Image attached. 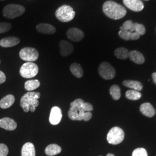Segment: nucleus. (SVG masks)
Segmentation results:
<instances>
[{
  "instance_id": "nucleus-1",
  "label": "nucleus",
  "mask_w": 156,
  "mask_h": 156,
  "mask_svg": "<svg viewBox=\"0 0 156 156\" xmlns=\"http://www.w3.org/2000/svg\"><path fill=\"white\" fill-rule=\"evenodd\" d=\"M70 106L68 115L69 118L72 120H83L85 112H91L93 110V106L91 104L85 102L80 98H78L71 102Z\"/></svg>"
},
{
  "instance_id": "nucleus-2",
  "label": "nucleus",
  "mask_w": 156,
  "mask_h": 156,
  "mask_svg": "<svg viewBox=\"0 0 156 156\" xmlns=\"http://www.w3.org/2000/svg\"><path fill=\"white\" fill-rule=\"evenodd\" d=\"M102 10L106 16L114 20L121 19L127 13L123 6L113 1H107L103 4Z\"/></svg>"
},
{
  "instance_id": "nucleus-3",
  "label": "nucleus",
  "mask_w": 156,
  "mask_h": 156,
  "mask_svg": "<svg viewBox=\"0 0 156 156\" xmlns=\"http://www.w3.org/2000/svg\"><path fill=\"white\" fill-rule=\"evenodd\" d=\"M41 94L38 92L29 91L23 96L20 100V106L23 111L27 113L30 111L34 112L36 108L39 105Z\"/></svg>"
},
{
  "instance_id": "nucleus-4",
  "label": "nucleus",
  "mask_w": 156,
  "mask_h": 156,
  "mask_svg": "<svg viewBox=\"0 0 156 156\" xmlns=\"http://www.w3.org/2000/svg\"><path fill=\"white\" fill-rule=\"evenodd\" d=\"M56 18L62 22H69L75 16V12L71 6L63 5L59 7L55 13Z\"/></svg>"
},
{
  "instance_id": "nucleus-5",
  "label": "nucleus",
  "mask_w": 156,
  "mask_h": 156,
  "mask_svg": "<svg viewBox=\"0 0 156 156\" xmlns=\"http://www.w3.org/2000/svg\"><path fill=\"white\" fill-rule=\"evenodd\" d=\"M25 11V8L22 5L11 4H8L4 7L2 13L6 18L12 19L22 15Z\"/></svg>"
},
{
  "instance_id": "nucleus-6",
  "label": "nucleus",
  "mask_w": 156,
  "mask_h": 156,
  "mask_svg": "<svg viewBox=\"0 0 156 156\" xmlns=\"http://www.w3.org/2000/svg\"><path fill=\"white\" fill-rule=\"evenodd\" d=\"M124 139V132L119 127L111 128L107 135V140L111 145H118Z\"/></svg>"
},
{
  "instance_id": "nucleus-7",
  "label": "nucleus",
  "mask_w": 156,
  "mask_h": 156,
  "mask_svg": "<svg viewBox=\"0 0 156 156\" xmlns=\"http://www.w3.org/2000/svg\"><path fill=\"white\" fill-rule=\"evenodd\" d=\"M39 71L38 66L33 62H27L20 69V74L23 78L30 79L37 76Z\"/></svg>"
},
{
  "instance_id": "nucleus-8",
  "label": "nucleus",
  "mask_w": 156,
  "mask_h": 156,
  "mask_svg": "<svg viewBox=\"0 0 156 156\" xmlns=\"http://www.w3.org/2000/svg\"><path fill=\"white\" fill-rule=\"evenodd\" d=\"M98 73L105 80H111L116 76L115 68L107 62L101 64L98 67Z\"/></svg>"
},
{
  "instance_id": "nucleus-9",
  "label": "nucleus",
  "mask_w": 156,
  "mask_h": 156,
  "mask_svg": "<svg viewBox=\"0 0 156 156\" xmlns=\"http://www.w3.org/2000/svg\"><path fill=\"white\" fill-rule=\"evenodd\" d=\"M19 56L20 58L27 62H33L38 60L39 53L35 48L26 47L20 51Z\"/></svg>"
},
{
  "instance_id": "nucleus-10",
  "label": "nucleus",
  "mask_w": 156,
  "mask_h": 156,
  "mask_svg": "<svg viewBox=\"0 0 156 156\" xmlns=\"http://www.w3.org/2000/svg\"><path fill=\"white\" fill-rule=\"evenodd\" d=\"M62 109L58 106H53L50 111L49 122L52 125H57L62 120Z\"/></svg>"
},
{
  "instance_id": "nucleus-11",
  "label": "nucleus",
  "mask_w": 156,
  "mask_h": 156,
  "mask_svg": "<svg viewBox=\"0 0 156 156\" xmlns=\"http://www.w3.org/2000/svg\"><path fill=\"white\" fill-rule=\"evenodd\" d=\"M68 39L73 42H79L83 39L84 34L83 32L78 28H69L67 32Z\"/></svg>"
},
{
  "instance_id": "nucleus-12",
  "label": "nucleus",
  "mask_w": 156,
  "mask_h": 156,
  "mask_svg": "<svg viewBox=\"0 0 156 156\" xmlns=\"http://www.w3.org/2000/svg\"><path fill=\"white\" fill-rule=\"evenodd\" d=\"M123 3L126 7L134 12H140L144 8V3L141 0H123Z\"/></svg>"
},
{
  "instance_id": "nucleus-13",
  "label": "nucleus",
  "mask_w": 156,
  "mask_h": 156,
  "mask_svg": "<svg viewBox=\"0 0 156 156\" xmlns=\"http://www.w3.org/2000/svg\"><path fill=\"white\" fill-rule=\"evenodd\" d=\"M59 46L60 48V54L63 57H67L72 54L74 50V48L72 44L66 40H62Z\"/></svg>"
},
{
  "instance_id": "nucleus-14",
  "label": "nucleus",
  "mask_w": 156,
  "mask_h": 156,
  "mask_svg": "<svg viewBox=\"0 0 156 156\" xmlns=\"http://www.w3.org/2000/svg\"><path fill=\"white\" fill-rule=\"evenodd\" d=\"M17 126V123L9 117H4L0 119V127L8 131H13Z\"/></svg>"
},
{
  "instance_id": "nucleus-15",
  "label": "nucleus",
  "mask_w": 156,
  "mask_h": 156,
  "mask_svg": "<svg viewBox=\"0 0 156 156\" xmlns=\"http://www.w3.org/2000/svg\"><path fill=\"white\" fill-rule=\"evenodd\" d=\"M20 40L16 37H9L0 40V46L3 48H10L18 45Z\"/></svg>"
},
{
  "instance_id": "nucleus-16",
  "label": "nucleus",
  "mask_w": 156,
  "mask_h": 156,
  "mask_svg": "<svg viewBox=\"0 0 156 156\" xmlns=\"http://www.w3.org/2000/svg\"><path fill=\"white\" fill-rule=\"evenodd\" d=\"M140 111L146 116L153 117L156 114V111L153 105L150 103L146 102L142 104L140 106Z\"/></svg>"
},
{
  "instance_id": "nucleus-17",
  "label": "nucleus",
  "mask_w": 156,
  "mask_h": 156,
  "mask_svg": "<svg viewBox=\"0 0 156 156\" xmlns=\"http://www.w3.org/2000/svg\"><path fill=\"white\" fill-rule=\"evenodd\" d=\"M128 57L129 59L137 64H142L145 62V57L144 55L137 50H132L129 51Z\"/></svg>"
},
{
  "instance_id": "nucleus-18",
  "label": "nucleus",
  "mask_w": 156,
  "mask_h": 156,
  "mask_svg": "<svg viewBox=\"0 0 156 156\" xmlns=\"http://www.w3.org/2000/svg\"><path fill=\"white\" fill-rule=\"evenodd\" d=\"M37 30L40 33L53 34L56 32V28L52 25L46 23H41L37 26Z\"/></svg>"
},
{
  "instance_id": "nucleus-19",
  "label": "nucleus",
  "mask_w": 156,
  "mask_h": 156,
  "mask_svg": "<svg viewBox=\"0 0 156 156\" xmlns=\"http://www.w3.org/2000/svg\"><path fill=\"white\" fill-rule=\"evenodd\" d=\"M15 101V98L13 95H7L0 100V108L2 109L9 108L14 104Z\"/></svg>"
},
{
  "instance_id": "nucleus-20",
  "label": "nucleus",
  "mask_w": 156,
  "mask_h": 156,
  "mask_svg": "<svg viewBox=\"0 0 156 156\" xmlns=\"http://www.w3.org/2000/svg\"><path fill=\"white\" fill-rule=\"evenodd\" d=\"M22 156H35V149L32 143L27 142L23 146Z\"/></svg>"
},
{
  "instance_id": "nucleus-21",
  "label": "nucleus",
  "mask_w": 156,
  "mask_h": 156,
  "mask_svg": "<svg viewBox=\"0 0 156 156\" xmlns=\"http://www.w3.org/2000/svg\"><path fill=\"white\" fill-rule=\"evenodd\" d=\"M45 151L46 154L48 156H55L61 153L62 148L57 144H50L46 147Z\"/></svg>"
},
{
  "instance_id": "nucleus-22",
  "label": "nucleus",
  "mask_w": 156,
  "mask_h": 156,
  "mask_svg": "<svg viewBox=\"0 0 156 156\" xmlns=\"http://www.w3.org/2000/svg\"><path fill=\"white\" fill-rule=\"evenodd\" d=\"M123 84L127 87L128 88L132 89L134 90H136L140 91L142 90L143 86L142 84L139 81H135V80H126L123 82Z\"/></svg>"
},
{
  "instance_id": "nucleus-23",
  "label": "nucleus",
  "mask_w": 156,
  "mask_h": 156,
  "mask_svg": "<svg viewBox=\"0 0 156 156\" xmlns=\"http://www.w3.org/2000/svg\"><path fill=\"white\" fill-rule=\"evenodd\" d=\"M70 71L73 75L78 78H81L83 76V71L81 66L76 63H73L70 66Z\"/></svg>"
},
{
  "instance_id": "nucleus-24",
  "label": "nucleus",
  "mask_w": 156,
  "mask_h": 156,
  "mask_svg": "<svg viewBox=\"0 0 156 156\" xmlns=\"http://www.w3.org/2000/svg\"><path fill=\"white\" fill-rule=\"evenodd\" d=\"M40 82L37 79L29 80L24 83V88L28 91H31L37 89L40 86Z\"/></svg>"
},
{
  "instance_id": "nucleus-25",
  "label": "nucleus",
  "mask_w": 156,
  "mask_h": 156,
  "mask_svg": "<svg viewBox=\"0 0 156 156\" xmlns=\"http://www.w3.org/2000/svg\"><path fill=\"white\" fill-rule=\"evenodd\" d=\"M115 55L119 59L125 60L128 57L129 51L126 48H119L115 50Z\"/></svg>"
},
{
  "instance_id": "nucleus-26",
  "label": "nucleus",
  "mask_w": 156,
  "mask_h": 156,
  "mask_svg": "<svg viewBox=\"0 0 156 156\" xmlns=\"http://www.w3.org/2000/svg\"><path fill=\"white\" fill-rule=\"evenodd\" d=\"M126 97L127 99L130 100H138L141 98L142 94L138 91L129 90L126 91Z\"/></svg>"
},
{
  "instance_id": "nucleus-27",
  "label": "nucleus",
  "mask_w": 156,
  "mask_h": 156,
  "mask_svg": "<svg viewBox=\"0 0 156 156\" xmlns=\"http://www.w3.org/2000/svg\"><path fill=\"white\" fill-rule=\"evenodd\" d=\"M109 92L113 100H118L120 98V97H121L120 88L116 84H114L112 86L109 90Z\"/></svg>"
},
{
  "instance_id": "nucleus-28",
  "label": "nucleus",
  "mask_w": 156,
  "mask_h": 156,
  "mask_svg": "<svg viewBox=\"0 0 156 156\" xmlns=\"http://www.w3.org/2000/svg\"><path fill=\"white\" fill-rule=\"evenodd\" d=\"M120 28H122L124 30L128 31L130 32H134L135 31V23L133 22L132 20H128L124 23L123 26H121Z\"/></svg>"
},
{
  "instance_id": "nucleus-29",
  "label": "nucleus",
  "mask_w": 156,
  "mask_h": 156,
  "mask_svg": "<svg viewBox=\"0 0 156 156\" xmlns=\"http://www.w3.org/2000/svg\"><path fill=\"white\" fill-rule=\"evenodd\" d=\"M135 23V32L137 33L140 35H143L146 33V28L143 24H139L138 23Z\"/></svg>"
},
{
  "instance_id": "nucleus-30",
  "label": "nucleus",
  "mask_w": 156,
  "mask_h": 156,
  "mask_svg": "<svg viewBox=\"0 0 156 156\" xmlns=\"http://www.w3.org/2000/svg\"><path fill=\"white\" fill-rule=\"evenodd\" d=\"M131 33L130 31L124 30L122 28H120V31L119 32V37L126 41H129L130 40V36H131Z\"/></svg>"
},
{
  "instance_id": "nucleus-31",
  "label": "nucleus",
  "mask_w": 156,
  "mask_h": 156,
  "mask_svg": "<svg viewBox=\"0 0 156 156\" xmlns=\"http://www.w3.org/2000/svg\"><path fill=\"white\" fill-rule=\"evenodd\" d=\"M12 28V25L9 23L0 22V34L4 33L9 31Z\"/></svg>"
},
{
  "instance_id": "nucleus-32",
  "label": "nucleus",
  "mask_w": 156,
  "mask_h": 156,
  "mask_svg": "<svg viewBox=\"0 0 156 156\" xmlns=\"http://www.w3.org/2000/svg\"><path fill=\"white\" fill-rule=\"evenodd\" d=\"M132 156H147V153L144 148L140 147L133 151Z\"/></svg>"
},
{
  "instance_id": "nucleus-33",
  "label": "nucleus",
  "mask_w": 156,
  "mask_h": 156,
  "mask_svg": "<svg viewBox=\"0 0 156 156\" xmlns=\"http://www.w3.org/2000/svg\"><path fill=\"white\" fill-rule=\"evenodd\" d=\"M9 153V149L6 145L0 144V156H7Z\"/></svg>"
},
{
  "instance_id": "nucleus-34",
  "label": "nucleus",
  "mask_w": 156,
  "mask_h": 156,
  "mask_svg": "<svg viewBox=\"0 0 156 156\" xmlns=\"http://www.w3.org/2000/svg\"><path fill=\"white\" fill-rule=\"evenodd\" d=\"M92 116H93V115L91 112H86L84 115L83 120L85 122H87L92 118Z\"/></svg>"
},
{
  "instance_id": "nucleus-35",
  "label": "nucleus",
  "mask_w": 156,
  "mask_h": 156,
  "mask_svg": "<svg viewBox=\"0 0 156 156\" xmlns=\"http://www.w3.org/2000/svg\"><path fill=\"white\" fill-rule=\"evenodd\" d=\"M140 34L136 33V32H131V36H130V40H137V39H140Z\"/></svg>"
},
{
  "instance_id": "nucleus-36",
  "label": "nucleus",
  "mask_w": 156,
  "mask_h": 156,
  "mask_svg": "<svg viewBox=\"0 0 156 156\" xmlns=\"http://www.w3.org/2000/svg\"><path fill=\"white\" fill-rule=\"evenodd\" d=\"M6 76L5 73L0 71V84L3 83L5 82Z\"/></svg>"
},
{
  "instance_id": "nucleus-37",
  "label": "nucleus",
  "mask_w": 156,
  "mask_h": 156,
  "mask_svg": "<svg viewBox=\"0 0 156 156\" xmlns=\"http://www.w3.org/2000/svg\"><path fill=\"white\" fill-rule=\"evenodd\" d=\"M152 78H153L154 82L156 84V73H154L152 74Z\"/></svg>"
},
{
  "instance_id": "nucleus-38",
  "label": "nucleus",
  "mask_w": 156,
  "mask_h": 156,
  "mask_svg": "<svg viewBox=\"0 0 156 156\" xmlns=\"http://www.w3.org/2000/svg\"><path fill=\"white\" fill-rule=\"evenodd\" d=\"M106 156H115L113 154H112V153H108Z\"/></svg>"
},
{
  "instance_id": "nucleus-39",
  "label": "nucleus",
  "mask_w": 156,
  "mask_h": 156,
  "mask_svg": "<svg viewBox=\"0 0 156 156\" xmlns=\"http://www.w3.org/2000/svg\"><path fill=\"white\" fill-rule=\"evenodd\" d=\"M145 1H149V0H145Z\"/></svg>"
},
{
  "instance_id": "nucleus-40",
  "label": "nucleus",
  "mask_w": 156,
  "mask_h": 156,
  "mask_svg": "<svg viewBox=\"0 0 156 156\" xmlns=\"http://www.w3.org/2000/svg\"><path fill=\"white\" fill-rule=\"evenodd\" d=\"M1 1H4V0H1Z\"/></svg>"
},
{
  "instance_id": "nucleus-41",
  "label": "nucleus",
  "mask_w": 156,
  "mask_h": 156,
  "mask_svg": "<svg viewBox=\"0 0 156 156\" xmlns=\"http://www.w3.org/2000/svg\"></svg>"
}]
</instances>
